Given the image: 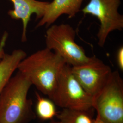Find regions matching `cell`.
Instances as JSON below:
<instances>
[{
  "label": "cell",
  "instance_id": "cell-4",
  "mask_svg": "<svg viewBox=\"0 0 123 123\" xmlns=\"http://www.w3.org/2000/svg\"><path fill=\"white\" fill-rule=\"evenodd\" d=\"M93 109L97 117L108 123H123V81L113 71L107 84L93 98Z\"/></svg>",
  "mask_w": 123,
  "mask_h": 123
},
{
  "label": "cell",
  "instance_id": "cell-11",
  "mask_svg": "<svg viewBox=\"0 0 123 123\" xmlns=\"http://www.w3.org/2000/svg\"><path fill=\"white\" fill-rule=\"evenodd\" d=\"M88 111L63 109L56 114L61 123H92L93 119Z\"/></svg>",
  "mask_w": 123,
  "mask_h": 123
},
{
  "label": "cell",
  "instance_id": "cell-1",
  "mask_svg": "<svg viewBox=\"0 0 123 123\" xmlns=\"http://www.w3.org/2000/svg\"><path fill=\"white\" fill-rule=\"evenodd\" d=\"M66 63L60 56L46 48L26 56L20 62L18 69L32 85L52 99Z\"/></svg>",
  "mask_w": 123,
  "mask_h": 123
},
{
  "label": "cell",
  "instance_id": "cell-8",
  "mask_svg": "<svg viewBox=\"0 0 123 123\" xmlns=\"http://www.w3.org/2000/svg\"><path fill=\"white\" fill-rule=\"evenodd\" d=\"M14 6L13 10L8 12L11 18L15 20H21L22 24V41H27L26 32L28 23L31 15L35 14L37 19H41L44 15L46 7L49 2L36 0H10Z\"/></svg>",
  "mask_w": 123,
  "mask_h": 123
},
{
  "label": "cell",
  "instance_id": "cell-6",
  "mask_svg": "<svg viewBox=\"0 0 123 123\" xmlns=\"http://www.w3.org/2000/svg\"><path fill=\"white\" fill-rule=\"evenodd\" d=\"M121 0H90L81 11L97 18L100 23L98 44L103 47L109 34L123 29V16L119 12Z\"/></svg>",
  "mask_w": 123,
  "mask_h": 123
},
{
  "label": "cell",
  "instance_id": "cell-12",
  "mask_svg": "<svg viewBox=\"0 0 123 123\" xmlns=\"http://www.w3.org/2000/svg\"><path fill=\"white\" fill-rule=\"evenodd\" d=\"M36 111L39 118L44 120L52 119L57 114L54 103L41 96L37 93H36Z\"/></svg>",
  "mask_w": 123,
  "mask_h": 123
},
{
  "label": "cell",
  "instance_id": "cell-16",
  "mask_svg": "<svg viewBox=\"0 0 123 123\" xmlns=\"http://www.w3.org/2000/svg\"><path fill=\"white\" fill-rule=\"evenodd\" d=\"M50 123H61L59 121H51Z\"/></svg>",
  "mask_w": 123,
  "mask_h": 123
},
{
  "label": "cell",
  "instance_id": "cell-13",
  "mask_svg": "<svg viewBox=\"0 0 123 123\" xmlns=\"http://www.w3.org/2000/svg\"><path fill=\"white\" fill-rule=\"evenodd\" d=\"M8 34L6 31H5L0 41V61L4 57L5 53L4 49L6 42L8 38Z\"/></svg>",
  "mask_w": 123,
  "mask_h": 123
},
{
  "label": "cell",
  "instance_id": "cell-3",
  "mask_svg": "<svg viewBox=\"0 0 123 123\" xmlns=\"http://www.w3.org/2000/svg\"><path fill=\"white\" fill-rule=\"evenodd\" d=\"M46 31L47 48L57 53L71 67L79 66L89 61L83 48L75 42L76 31L68 24H53Z\"/></svg>",
  "mask_w": 123,
  "mask_h": 123
},
{
  "label": "cell",
  "instance_id": "cell-15",
  "mask_svg": "<svg viewBox=\"0 0 123 123\" xmlns=\"http://www.w3.org/2000/svg\"><path fill=\"white\" fill-rule=\"evenodd\" d=\"M92 123H108L106 122L105 121L102 120V119H99L98 117H96V118L95 119H93V121Z\"/></svg>",
  "mask_w": 123,
  "mask_h": 123
},
{
  "label": "cell",
  "instance_id": "cell-14",
  "mask_svg": "<svg viewBox=\"0 0 123 123\" xmlns=\"http://www.w3.org/2000/svg\"><path fill=\"white\" fill-rule=\"evenodd\" d=\"M116 61L118 66L121 71L123 70V47L118 49L116 53Z\"/></svg>",
  "mask_w": 123,
  "mask_h": 123
},
{
  "label": "cell",
  "instance_id": "cell-10",
  "mask_svg": "<svg viewBox=\"0 0 123 123\" xmlns=\"http://www.w3.org/2000/svg\"><path fill=\"white\" fill-rule=\"evenodd\" d=\"M26 53L22 49L14 50L11 54H5L0 61V93L8 84L20 62L26 57Z\"/></svg>",
  "mask_w": 123,
  "mask_h": 123
},
{
  "label": "cell",
  "instance_id": "cell-5",
  "mask_svg": "<svg viewBox=\"0 0 123 123\" xmlns=\"http://www.w3.org/2000/svg\"><path fill=\"white\" fill-rule=\"evenodd\" d=\"M63 109L89 111L93 109V98L86 92L66 63L62 70L51 99Z\"/></svg>",
  "mask_w": 123,
  "mask_h": 123
},
{
  "label": "cell",
  "instance_id": "cell-7",
  "mask_svg": "<svg viewBox=\"0 0 123 123\" xmlns=\"http://www.w3.org/2000/svg\"><path fill=\"white\" fill-rule=\"evenodd\" d=\"M71 71L84 90L93 98L105 85L113 72L110 66L95 56L86 63L71 67Z\"/></svg>",
  "mask_w": 123,
  "mask_h": 123
},
{
  "label": "cell",
  "instance_id": "cell-9",
  "mask_svg": "<svg viewBox=\"0 0 123 123\" xmlns=\"http://www.w3.org/2000/svg\"><path fill=\"white\" fill-rule=\"evenodd\" d=\"M84 0H53L49 2L44 15L36 26L38 28L53 25L62 15H67L69 18H74L81 11Z\"/></svg>",
  "mask_w": 123,
  "mask_h": 123
},
{
  "label": "cell",
  "instance_id": "cell-2",
  "mask_svg": "<svg viewBox=\"0 0 123 123\" xmlns=\"http://www.w3.org/2000/svg\"><path fill=\"white\" fill-rule=\"evenodd\" d=\"M32 84L18 71L0 93V123H24L30 113L27 94Z\"/></svg>",
  "mask_w": 123,
  "mask_h": 123
}]
</instances>
